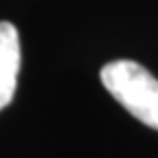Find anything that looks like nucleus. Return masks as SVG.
I'll use <instances>...</instances> for the list:
<instances>
[{
    "label": "nucleus",
    "mask_w": 158,
    "mask_h": 158,
    "mask_svg": "<svg viewBox=\"0 0 158 158\" xmlns=\"http://www.w3.org/2000/svg\"><path fill=\"white\" fill-rule=\"evenodd\" d=\"M101 84L134 118L158 130V79L145 66L114 59L101 68Z\"/></svg>",
    "instance_id": "1"
},
{
    "label": "nucleus",
    "mask_w": 158,
    "mask_h": 158,
    "mask_svg": "<svg viewBox=\"0 0 158 158\" xmlns=\"http://www.w3.org/2000/svg\"><path fill=\"white\" fill-rule=\"evenodd\" d=\"M20 73V35L18 29L0 20V110H5L18 88Z\"/></svg>",
    "instance_id": "2"
}]
</instances>
